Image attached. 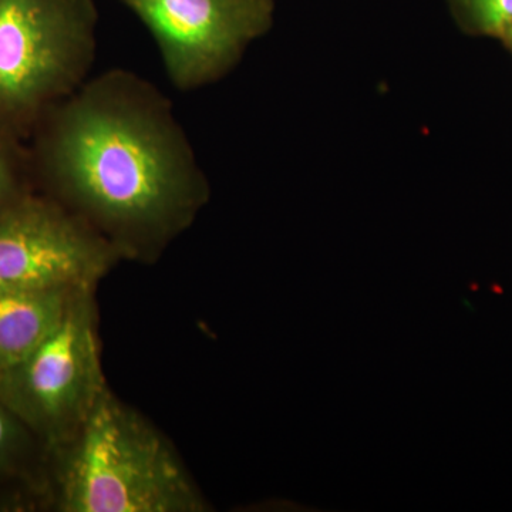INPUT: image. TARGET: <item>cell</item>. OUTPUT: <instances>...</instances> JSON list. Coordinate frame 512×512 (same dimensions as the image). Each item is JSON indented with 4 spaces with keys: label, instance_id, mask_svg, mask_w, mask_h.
I'll return each mask as SVG.
<instances>
[{
    "label": "cell",
    "instance_id": "obj_4",
    "mask_svg": "<svg viewBox=\"0 0 512 512\" xmlns=\"http://www.w3.org/2000/svg\"><path fill=\"white\" fill-rule=\"evenodd\" d=\"M92 289L74 295L57 328L0 375V399L47 447L80 429L106 393Z\"/></svg>",
    "mask_w": 512,
    "mask_h": 512
},
{
    "label": "cell",
    "instance_id": "obj_1",
    "mask_svg": "<svg viewBox=\"0 0 512 512\" xmlns=\"http://www.w3.org/2000/svg\"><path fill=\"white\" fill-rule=\"evenodd\" d=\"M26 146L33 184L121 256L158 254L208 200L173 103L130 70L87 80L40 120Z\"/></svg>",
    "mask_w": 512,
    "mask_h": 512
},
{
    "label": "cell",
    "instance_id": "obj_8",
    "mask_svg": "<svg viewBox=\"0 0 512 512\" xmlns=\"http://www.w3.org/2000/svg\"><path fill=\"white\" fill-rule=\"evenodd\" d=\"M28 146L0 128V208L33 191Z\"/></svg>",
    "mask_w": 512,
    "mask_h": 512
},
{
    "label": "cell",
    "instance_id": "obj_11",
    "mask_svg": "<svg viewBox=\"0 0 512 512\" xmlns=\"http://www.w3.org/2000/svg\"><path fill=\"white\" fill-rule=\"evenodd\" d=\"M500 40L504 43L505 46L508 47V49H510V52L512 53V32L507 33V35H505L503 39Z\"/></svg>",
    "mask_w": 512,
    "mask_h": 512
},
{
    "label": "cell",
    "instance_id": "obj_6",
    "mask_svg": "<svg viewBox=\"0 0 512 512\" xmlns=\"http://www.w3.org/2000/svg\"><path fill=\"white\" fill-rule=\"evenodd\" d=\"M156 42L183 92L218 82L274 25V0H121Z\"/></svg>",
    "mask_w": 512,
    "mask_h": 512
},
{
    "label": "cell",
    "instance_id": "obj_9",
    "mask_svg": "<svg viewBox=\"0 0 512 512\" xmlns=\"http://www.w3.org/2000/svg\"><path fill=\"white\" fill-rule=\"evenodd\" d=\"M461 26L477 35L503 39L512 32V0H450Z\"/></svg>",
    "mask_w": 512,
    "mask_h": 512
},
{
    "label": "cell",
    "instance_id": "obj_7",
    "mask_svg": "<svg viewBox=\"0 0 512 512\" xmlns=\"http://www.w3.org/2000/svg\"><path fill=\"white\" fill-rule=\"evenodd\" d=\"M80 291L0 293V375L18 365L57 328Z\"/></svg>",
    "mask_w": 512,
    "mask_h": 512
},
{
    "label": "cell",
    "instance_id": "obj_10",
    "mask_svg": "<svg viewBox=\"0 0 512 512\" xmlns=\"http://www.w3.org/2000/svg\"><path fill=\"white\" fill-rule=\"evenodd\" d=\"M30 431L0 399V476L16 470L26 456Z\"/></svg>",
    "mask_w": 512,
    "mask_h": 512
},
{
    "label": "cell",
    "instance_id": "obj_5",
    "mask_svg": "<svg viewBox=\"0 0 512 512\" xmlns=\"http://www.w3.org/2000/svg\"><path fill=\"white\" fill-rule=\"evenodd\" d=\"M119 258L109 239L46 195L0 208V293L92 289Z\"/></svg>",
    "mask_w": 512,
    "mask_h": 512
},
{
    "label": "cell",
    "instance_id": "obj_2",
    "mask_svg": "<svg viewBox=\"0 0 512 512\" xmlns=\"http://www.w3.org/2000/svg\"><path fill=\"white\" fill-rule=\"evenodd\" d=\"M52 451L59 511L205 510L168 441L109 390L80 429Z\"/></svg>",
    "mask_w": 512,
    "mask_h": 512
},
{
    "label": "cell",
    "instance_id": "obj_3",
    "mask_svg": "<svg viewBox=\"0 0 512 512\" xmlns=\"http://www.w3.org/2000/svg\"><path fill=\"white\" fill-rule=\"evenodd\" d=\"M94 0H0V128L28 143L40 120L90 79Z\"/></svg>",
    "mask_w": 512,
    "mask_h": 512
}]
</instances>
